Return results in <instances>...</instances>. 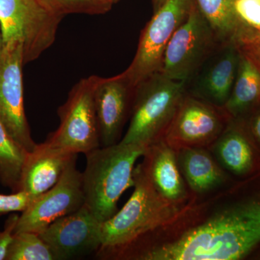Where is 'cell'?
I'll return each instance as SVG.
<instances>
[{
    "label": "cell",
    "mask_w": 260,
    "mask_h": 260,
    "mask_svg": "<svg viewBox=\"0 0 260 260\" xmlns=\"http://www.w3.org/2000/svg\"><path fill=\"white\" fill-rule=\"evenodd\" d=\"M146 148L119 143L85 154L86 165L82 173L85 205L101 223L115 215L119 198L134 186L135 164Z\"/></svg>",
    "instance_id": "cell-1"
},
{
    "label": "cell",
    "mask_w": 260,
    "mask_h": 260,
    "mask_svg": "<svg viewBox=\"0 0 260 260\" xmlns=\"http://www.w3.org/2000/svg\"><path fill=\"white\" fill-rule=\"evenodd\" d=\"M133 187L134 191L123 208L101 224L102 246L99 250L126 245L166 225L190 202L178 205L164 199L149 181L140 164L135 168Z\"/></svg>",
    "instance_id": "cell-2"
},
{
    "label": "cell",
    "mask_w": 260,
    "mask_h": 260,
    "mask_svg": "<svg viewBox=\"0 0 260 260\" xmlns=\"http://www.w3.org/2000/svg\"><path fill=\"white\" fill-rule=\"evenodd\" d=\"M186 93L184 82L155 73L135 86L129 124L119 143L148 147L164 138Z\"/></svg>",
    "instance_id": "cell-3"
},
{
    "label": "cell",
    "mask_w": 260,
    "mask_h": 260,
    "mask_svg": "<svg viewBox=\"0 0 260 260\" xmlns=\"http://www.w3.org/2000/svg\"><path fill=\"white\" fill-rule=\"evenodd\" d=\"M62 18L40 0H0L4 45L21 48L24 64L37 59L54 44Z\"/></svg>",
    "instance_id": "cell-4"
},
{
    "label": "cell",
    "mask_w": 260,
    "mask_h": 260,
    "mask_svg": "<svg viewBox=\"0 0 260 260\" xmlns=\"http://www.w3.org/2000/svg\"><path fill=\"white\" fill-rule=\"evenodd\" d=\"M99 76L83 78L70 90L66 102L58 109L59 127L46 141L70 153H87L101 147L94 104Z\"/></svg>",
    "instance_id": "cell-5"
},
{
    "label": "cell",
    "mask_w": 260,
    "mask_h": 260,
    "mask_svg": "<svg viewBox=\"0 0 260 260\" xmlns=\"http://www.w3.org/2000/svg\"><path fill=\"white\" fill-rule=\"evenodd\" d=\"M194 0H167L149 20L140 35L136 54L124 73L136 86L160 73L168 44L190 11Z\"/></svg>",
    "instance_id": "cell-6"
},
{
    "label": "cell",
    "mask_w": 260,
    "mask_h": 260,
    "mask_svg": "<svg viewBox=\"0 0 260 260\" xmlns=\"http://www.w3.org/2000/svg\"><path fill=\"white\" fill-rule=\"evenodd\" d=\"M220 42L193 1L186 20L168 44L160 73L186 83Z\"/></svg>",
    "instance_id": "cell-7"
},
{
    "label": "cell",
    "mask_w": 260,
    "mask_h": 260,
    "mask_svg": "<svg viewBox=\"0 0 260 260\" xmlns=\"http://www.w3.org/2000/svg\"><path fill=\"white\" fill-rule=\"evenodd\" d=\"M230 118L215 107L186 93L174 114L164 139L174 149L208 148L218 138Z\"/></svg>",
    "instance_id": "cell-8"
},
{
    "label": "cell",
    "mask_w": 260,
    "mask_h": 260,
    "mask_svg": "<svg viewBox=\"0 0 260 260\" xmlns=\"http://www.w3.org/2000/svg\"><path fill=\"white\" fill-rule=\"evenodd\" d=\"M73 160L55 186L34 200L19 216L15 233L41 234L57 219L75 213L85 205L82 173Z\"/></svg>",
    "instance_id": "cell-9"
},
{
    "label": "cell",
    "mask_w": 260,
    "mask_h": 260,
    "mask_svg": "<svg viewBox=\"0 0 260 260\" xmlns=\"http://www.w3.org/2000/svg\"><path fill=\"white\" fill-rule=\"evenodd\" d=\"M23 51L4 45L0 52V119L13 138L28 153L37 143L30 133L24 109Z\"/></svg>",
    "instance_id": "cell-10"
},
{
    "label": "cell",
    "mask_w": 260,
    "mask_h": 260,
    "mask_svg": "<svg viewBox=\"0 0 260 260\" xmlns=\"http://www.w3.org/2000/svg\"><path fill=\"white\" fill-rule=\"evenodd\" d=\"M240 50L233 40L219 43L186 82V93L223 108L230 96L239 65Z\"/></svg>",
    "instance_id": "cell-11"
},
{
    "label": "cell",
    "mask_w": 260,
    "mask_h": 260,
    "mask_svg": "<svg viewBox=\"0 0 260 260\" xmlns=\"http://www.w3.org/2000/svg\"><path fill=\"white\" fill-rule=\"evenodd\" d=\"M101 223L86 205L53 222L41 234L55 260L75 259L102 246Z\"/></svg>",
    "instance_id": "cell-12"
},
{
    "label": "cell",
    "mask_w": 260,
    "mask_h": 260,
    "mask_svg": "<svg viewBox=\"0 0 260 260\" xmlns=\"http://www.w3.org/2000/svg\"><path fill=\"white\" fill-rule=\"evenodd\" d=\"M135 86L123 72L112 78H98L94 104L101 146L117 144L129 119Z\"/></svg>",
    "instance_id": "cell-13"
},
{
    "label": "cell",
    "mask_w": 260,
    "mask_h": 260,
    "mask_svg": "<svg viewBox=\"0 0 260 260\" xmlns=\"http://www.w3.org/2000/svg\"><path fill=\"white\" fill-rule=\"evenodd\" d=\"M225 172L236 180L260 172V150L240 119H230L208 148Z\"/></svg>",
    "instance_id": "cell-14"
},
{
    "label": "cell",
    "mask_w": 260,
    "mask_h": 260,
    "mask_svg": "<svg viewBox=\"0 0 260 260\" xmlns=\"http://www.w3.org/2000/svg\"><path fill=\"white\" fill-rule=\"evenodd\" d=\"M140 167L149 181L164 199L186 205L193 198L178 166L176 150L164 138L148 145Z\"/></svg>",
    "instance_id": "cell-15"
},
{
    "label": "cell",
    "mask_w": 260,
    "mask_h": 260,
    "mask_svg": "<svg viewBox=\"0 0 260 260\" xmlns=\"http://www.w3.org/2000/svg\"><path fill=\"white\" fill-rule=\"evenodd\" d=\"M78 154L70 153L47 141L28 153L22 172L20 191L37 199L57 184Z\"/></svg>",
    "instance_id": "cell-16"
},
{
    "label": "cell",
    "mask_w": 260,
    "mask_h": 260,
    "mask_svg": "<svg viewBox=\"0 0 260 260\" xmlns=\"http://www.w3.org/2000/svg\"><path fill=\"white\" fill-rule=\"evenodd\" d=\"M179 170L191 195L204 198L230 185L234 179L221 167L208 148L176 150Z\"/></svg>",
    "instance_id": "cell-17"
},
{
    "label": "cell",
    "mask_w": 260,
    "mask_h": 260,
    "mask_svg": "<svg viewBox=\"0 0 260 260\" xmlns=\"http://www.w3.org/2000/svg\"><path fill=\"white\" fill-rule=\"evenodd\" d=\"M239 50L235 82L223 107L229 118L234 119H243L260 104L259 66L246 51Z\"/></svg>",
    "instance_id": "cell-18"
},
{
    "label": "cell",
    "mask_w": 260,
    "mask_h": 260,
    "mask_svg": "<svg viewBox=\"0 0 260 260\" xmlns=\"http://www.w3.org/2000/svg\"><path fill=\"white\" fill-rule=\"evenodd\" d=\"M28 153L0 119V183L13 192L20 191L22 172Z\"/></svg>",
    "instance_id": "cell-19"
},
{
    "label": "cell",
    "mask_w": 260,
    "mask_h": 260,
    "mask_svg": "<svg viewBox=\"0 0 260 260\" xmlns=\"http://www.w3.org/2000/svg\"><path fill=\"white\" fill-rule=\"evenodd\" d=\"M232 38L239 47L260 40V0H230Z\"/></svg>",
    "instance_id": "cell-20"
},
{
    "label": "cell",
    "mask_w": 260,
    "mask_h": 260,
    "mask_svg": "<svg viewBox=\"0 0 260 260\" xmlns=\"http://www.w3.org/2000/svg\"><path fill=\"white\" fill-rule=\"evenodd\" d=\"M194 3L219 40H232L230 0H194Z\"/></svg>",
    "instance_id": "cell-21"
},
{
    "label": "cell",
    "mask_w": 260,
    "mask_h": 260,
    "mask_svg": "<svg viewBox=\"0 0 260 260\" xmlns=\"http://www.w3.org/2000/svg\"><path fill=\"white\" fill-rule=\"evenodd\" d=\"M6 260H55L50 248L39 234L15 233Z\"/></svg>",
    "instance_id": "cell-22"
},
{
    "label": "cell",
    "mask_w": 260,
    "mask_h": 260,
    "mask_svg": "<svg viewBox=\"0 0 260 260\" xmlns=\"http://www.w3.org/2000/svg\"><path fill=\"white\" fill-rule=\"evenodd\" d=\"M56 14L64 17L73 13L104 14L112 8L105 0H40Z\"/></svg>",
    "instance_id": "cell-23"
},
{
    "label": "cell",
    "mask_w": 260,
    "mask_h": 260,
    "mask_svg": "<svg viewBox=\"0 0 260 260\" xmlns=\"http://www.w3.org/2000/svg\"><path fill=\"white\" fill-rule=\"evenodd\" d=\"M34 199L23 191L10 194L0 193V217L8 214L23 212L34 201Z\"/></svg>",
    "instance_id": "cell-24"
},
{
    "label": "cell",
    "mask_w": 260,
    "mask_h": 260,
    "mask_svg": "<svg viewBox=\"0 0 260 260\" xmlns=\"http://www.w3.org/2000/svg\"><path fill=\"white\" fill-rule=\"evenodd\" d=\"M20 215L11 213L5 222L4 229L0 232V260H6L10 246L14 237L15 229Z\"/></svg>",
    "instance_id": "cell-25"
},
{
    "label": "cell",
    "mask_w": 260,
    "mask_h": 260,
    "mask_svg": "<svg viewBox=\"0 0 260 260\" xmlns=\"http://www.w3.org/2000/svg\"><path fill=\"white\" fill-rule=\"evenodd\" d=\"M240 120L260 150V104Z\"/></svg>",
    "instance_id": "cell-26"
},
{
    "label": "cell",
    "mask_w": 260,
    "mask_h": 260,
    "mask_svg": "<svg viewBox=\"0 0 260 260\" xmlns=\"http://www.w3.org/2000/svg\"><path fill=\"white\" fill-rule=\"evenodd\" d=\"M246 51L254 59L260 68V40L247 47H239Z\"/></svg>",
    "instance_id": "cell-27"
},
{
    "label": "cell",
    "mask_w": 260,
    "mask_h": 260,
    "mask_svg": "<svg viewBox=\"0 0 260 260\" xmlns=\"http://www.w3.org/2000/svg\"><path fill=\"white\" fill-rule=\"evenodd\" d=\"M167 0H153L154 12L158 10Z\"/></svg>",
    "instance_id": "cell-28"
},
{
    "label": "cell",
    "mask_w": 260,
    "mask_h": 260,
    "mask_svg": "<svg viewBox=\"0 0 260 260\" xmlns=\"http://www.w3.org/2000/svg\"><path fill=\"white\" fill-rule=\"evenodd\" d=\"M4 47V42H3V32H2L1 26H0V52L3 50Z\"/></svg>",
    "instance_id": "cell-29"
},
{
    "label": "cell",
    "mask_w": 260,
    "mask_h": 260,
    "mask_svg": "<svg viewBox=\"0 0 260 260\" xmlns=\"http://www.w3.org/2000/svg\"><path fill=\"white\" fill-rule=\"evenodd\" d=\"M118 1H119V0H105L106 3H107L108 4L111 5L112 7L113 5L115 4Z\"/></svg>",
    "instance_id": "cell-30"
},
{
    "label": "cell",
    "mask_w": 260,
    "mask_h": 260,
    "mask_svg": "<svg viewBox=\"0 0 260 260\" xmlns=\"http://www.w3.org/2000/svg\"><path fill=\"white\" fill-rule=\"evenodd\" d=\"M252 256L254 257L253 259L260 260V251H256L255 254H253Z\"/></svg>",
    "instance_id": "cell-31"
}]
</instances>
